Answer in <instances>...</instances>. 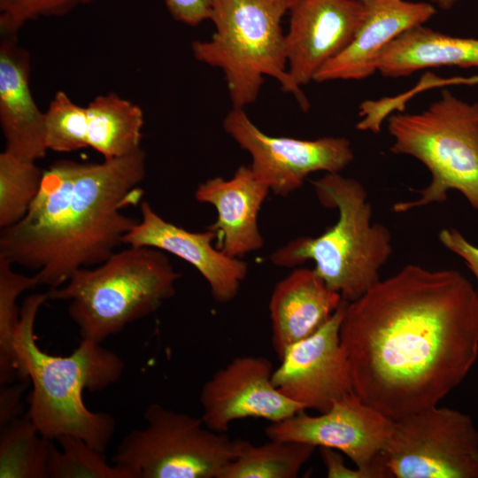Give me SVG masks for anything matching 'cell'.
Wrapping results in <instances>:
<instances>
[{"label": "cell", "instance_id": "52a82bcc", "mask_svg": "<svg viewBox=\"0 0 478 478\" xmlns=\"http://www.w3.org/2000/svg\"><path fill=\"white\" fill-rule=\"evenodd\" d=\"M388 131L393 139L389 150L416 158L431 175L425 188L411 189L419 197L394 204V212L443 203L451 190L478 212V102L443 89L420 112L391 114Z\"/></svg>", "mask_w": 478, "mask_h": 478}, {"label": "cell", "instance_id": "ba28073f", "mask_svg": "<svg viewBox=\"0 0 478 478\" xmlns=\"http://www.w3.org/2000/svg\"><path fill=\"white\" fill-rule=\"evenodd\" d=\"M146 426L121 440L113 464L133 478H220L235 455V440L201 418L150 404Z\"/></svg>", "mask_w": 478, "mask_h": 478}, {"label": "cell", "instance_id": "277c9868", "mask_svg": "<svg viewBox=\"0 0 478 478\" xmlns=\"http://www.w3.org/2000/svg\"><path fill=\"white\" fill-rule=\"evenodd\" d=\"M317 198L338 211L337 221L321 235L291 240L270 256L281 267H296L307 260L332 290L350 303L379 281V272L392 254L390 231L372 222V206L361 182L339 173L312 181Z\"/></svg>", "mask_w": 478, "mask_h": 478}, {"label": "cell", "instance_id": "d6986e66", "mask_svg": "<svg viewBox=\"0 0 478 478\" xmlns=\"http://www.w3.org/2000/svg\"><path fill=\"white\" fill-rule=\"evenodd\" d=\"M343 300L313 268H296L279 281L269 301L271 340L278 358L287 347L319 330Z\"/></svg>", "mask_w": 478, "mask_h": 478}, {"label": "cell", "instance_id": "8fae6325", "mask_svg": "<svg viewBox=\"0 0 478 478\" xmlns=\"http://www.w3.org/2000/svg\"><path fill=\"white\" fill-rule=\"evenodd\" d=\"M222 126L251 157L250 167L256 177L281 197L297 190L310 173H340L354 158L345 137L302 140L271 136L251 120L243 108L233 107Z\"/></svg>", "mask_w": 478, "mask_h": 478}, {"label": "cell", "instance_id": "44dd1931", "mask_svg": "<svg viewBox=\"0 0 478 478\" xmlns=\"http://www.w3.org/2000/svg\"><path fill=\"white\" fill-rule=\"evenodd\" d=\"M86 109L88 147L104 159L123 157L142 148L144 116L138 104L110 92L96 96Z\"/></svg>", "mask_w": 478, "mask_h": 478}, {"label": "cell", "instance_id": "9a60e30c", "mask_svg": "<svg viewBox=\"0 0 478 478\" xmlns=\"http://www.w3.org/2000/svg\"><path fill=\"white\" fill-rule=\"evenodd\" d=\"M140 211L141 220L124 235V245L155 248L188 262L204 277L212 297L220 304L237 297L248 274V265L214 246L213 231L193 232L171 223L147 201L141 203Z\"/></svg>", "mask_w": 478, "mask_h": 478}, {"label": "cell", "instance_id": "e0dca14e", "mask_svg": "<svg viewBox=\"0 0 478 478\" xmlns=\"http://www.w3.org/2000/svg\"><path fill=\"white\" fill-rule=\"evenodd\" d=\"M269 192L246 166H239L230 179L218 176L198 184L197 201L212 204L217 212L216 220L207 228L215 233L220 251L240 258L263 247L258 215Z\"/></svg>", "mask_w": 478, "mask_h": 478}, {"label": "cell", "instance_id": "5bb4252c", "mask_svg": "<svg viewBox=\"0 0 478 478\" xmlns=\"http://www.w3.org/2000/svg\"><path fill=\"white\" fill-rule=\"evenodd\" d=\"M359 0H298L289 11L285 35L288 71L298 85L340 54L353 39L362 19Z\"/></svg>", "mask_w": 478, "mask_h": 478}, {"label": "cell", "instance_id": "9c48e42d", "mask_svg": "<svg viewBox=\"0 0 478 478\" xmlns=\"http://www.w3.org/2000/svg\"><path fill=\"white\" fill-rule=\"evenodd\" d=\"M382 457L391 478H478V429L436 405L395 420Z\"/></svg>", "mask_w": 478, "mask_h": 478}, {"label": "cell", "instance_id": "f1b7e54d", "mask_svg": "<svg viewBox=\"0 0 478 478\" xmlns=\"http://www.w3.org/2000/svg\"><path fill=\"white\" fill-rule=\"evenodd\" d=\"M441 243L461 258L475 277L478 293V246L470 243L456 228H443L438 234Z\"/></svg>", "mask_w": 478, "mask_h": 478}, {"label": "cell", "instance_id": "d4e9b609", "mask_svg": "<svg viewBox=\"0 0 478 478\" xmlns=\"http://www.w3.org/2000/svg\"><path fill=\"white\" fill-rule=\"evenodd\" d=\"M12 264L0 256V382L11 384L19 379L13 345L20 310L18 297L26 290L38 286L35 276L16 273Z\"/></svg>", "mask_w": 478, "mask_h": 478}, {"label": "cell", "instance_id": "4fadbf2b", "mask_svg": "<svg viewBox=\"0 0 478 478\" xmlns=\"http://www.w3.org/2000/svg\"><path fill=\"white\" fill-rule=\"evenodd\" d=\"M273 372L268 358L250 355L236 357L216 371L199 394L204 426L227 433L237 420L278 422L305 410L277 389L272 382Z\"/></svg>", "mask_w": 478, "mask_h": 478}, {"label": "cell", "instance_id": "5b68a950", "mask_svg": "<svg viewBox=\"0 0 478 478\" xmlns=\"http://www.w3.org/2000/svg\"><path fill=\"white\" fill-rule=\"evenodd\" d=\"M180 277L164 251L127 246L95 267L77 270L47 294L69 302L67 313L81 339L102 343L173 297Z\"/></svg>", "mask_w": 478, "mask_h": 478}, {"label": "cell", "instance_id": "ac0fdd59", "mask_svg": "<svg viewBox=\"0 0 478 478\" xmlns=\"http://www.w3.org/2000/svg\"><path fill=\"white\" fill-rule=\"evenodd\" d=\"M30 54L18 36L0 41V126L5 150L31 161L45 157L44 112L29 86Z\"/></svg>", "mask_w": 478, "mask_h": 478}, {"label": "cell", "instance_id": "2e32d148", "mask_svg": "<svg viewBox=\"0 0 478 478\" xmlns=\"http://www.w3.org/2000/svg\"><path fill=\"white\" fill-rule=\"evenodd\" d=\"M362 19L350 44L328 61L313 81L366 79L377 72L384 49L397 36L424 25L436 13L430 3L405 0H359Z\"/></svg>", "mask_w": 478, "mask_h": 478}, {"label": "cell", "instance_id": "1f68e13d", "mask_svg": "<svg viewBox=\"0 0 478 478\" xmlns=\"http://www.w3.org/2000/svg\"><path fill=\"white\" fill-rule=\"evenodd\" d=\"M321 460L326 468L328 478H367L364 471L356 467L350 468L345 466L342 452L328 448L320 447Z\"/></svg>", "mask_w": 478, "mask_h": 478}, {"label": "cell", "instance_id": "484cf974", "mask_svg": "<svg viewBox=\"0 0 478 478\" xmlns=\"http://www.w3.org/2000/svg\"><path fill=\"white\" fill-rule=\"evenodd\" d=\"M50 443L48 478H133L132 474L113 464H108L104 452L97 451L81 438L63 435Z\"/></svg>", "mask_w": 478, "mask_h": 478}, {"label": "cell", "instance_id": "7a4b0ae2", "mask_svg": "<svg viewBox=\"0 0 478 478\" xmlns=\"http://www.w3.org/2000/svg\"><path fill=\"white\" fill-rule=\"evenodd\" d=\"M146 176L141 148L101 163L59 160L43 172L24 218L1 229L0 256L56 289L79 269L104 262L138 220L122 209L140 203Z\"/></svg>", "mask_w": 478, "mask_h": 478}, {"label": "cell", "instance_id": "6da1fadb", "mask_svg": "<svg viewBox=\"0 0 478 478\" xmlns=\"http://www.w3.org/2000/svg\"><path fill=\"white\" fill-rule=\"evenodd\" d=\"M354 393L398 420L438 403L478 358V293L453 269L408 264L346 303L339 330Z\"/></svg>", "mask_w": 478, "mask_h": 478}, {"label": "cell", "instance_id": "cb8c5ba5", "mask_svg": "<svg viewBox=\"0 0 478 478\" xmlns=\"http://www.w3.org/2000/svg\"><path fill=\"white\" fill-rule=\"evenodd\" d=\"M43 172L35 161L20 158L7 150L0 153V227L20 221L35 199Z\"/></svg>", "mask_w": 478, "mask_h": 478}, {"label": "cell", "instance_id": "d6a6232c", "mask_svg": "<svg viewBox=\"0 0 478 478\" xmlns=\"http://www.w3.org/2000/svg\"><path fill=\"white\" fill-rule=\"evenodd\" d=\"M452 85H478V74L467 77L456 76L450 78H442L435 75L432 73H428L425 78V86L428 89Z\"/></svg>", "mask_w": 478, "mask_h": 478}, {"label": "cell", "instance_id": "4316f807", "mask_svg": "<svg viewBox=\"0 0 478 478\" xmlns=\"http://www.w3.org/2000/svg\"><path fill=\"white\" fill-rule=\"evenodd\" d=\"M44 137L48 150L70 152L88 147L86 107L58 91L44 112Z\"/></svg>", "mask_w": 478, "mask_h": 478}, {"label": "cell", "instance_id": "7402d4cb", "mask_svg": "<svg viewBox=\"0 0 478 478\" xmlns=\"http://www.w3.org/2000/svg\"><path fill=\"white\" fill-rule=\"evenodd\" d=\"M311 444L269 439L262 444L235 440V455L220 478H296L312 456Z\"/></svg>", "mask_w": 478, "mask_h": 478}, {"label": "cell", "instance_id": "ffe728a7", "mask_svg": "<svg viewBox=\"0 0 478 478\" xmlns=\"http://www.w3.org/2000/svg\"><path fill=\"white\" fill-rule=\"evenodd\" d=\"M478 68V38L457 37L424 25L406 30L382 52L377 72L398 78L429 68Z\"/></svg>", "mask_w": 478, "mask_h": 478}, {"label": "cell", "instance_id": "83f0119b", "mask_svg": "<svg viewBox=\"0 0 478 478\" xmlns=\"http://www.w3.org/2000/svg\"><path fill=\"white\" fill-rule=\"evenodd\" d=\"M95 0H0L1 36H18L28 22L65 16Z\"/></svg>", "mask_w": 478, "mask_h": 478}, {"label": "cell", "instance_id": "8992f818", "mask_svg": "<svg viewBox=\"0 0 478 478\" xmlns=\"http://www.w3.org/2000/svg\"><path fill=\"white\" fill-rule=\"evenodd\" d=\"M298 0H212L210 20L215 32L209 41L191 43L197 61L220 69L233 107L253 104L264 77L274 78L304 111L309 103L288 71L284 15Z\"/></svg>", "mask_w": 478, "mask_h": 478}, {"label": "cell", "instance_id": "836d02e7", "mask_svg": "<svg viewBox=\"0 0 478 478\" xmlns=\"http://www.w3.org/2000/svg\"><path fill=\"white\" fill-rule=\"evenodd\" d=\"M431 4L441 10L448 11L454 7L460 0H430Z\"/></svg>", "mask_w": 478, "mask_h": 478}, {"label": "cell", "instance_id": "603a6c76", "mask_svg": "<svg viewBox=\"0 0 478 478\" xmlns=\"http://www.w3.org/2000/svg\"><path fill=\"white\" fill-rule=\"evenodd\" d=\"M52 441L43 437L27 417L1 427L0 478H48Z\"/></svg>", "mask_w": 478, "mask_h": 478}, {"label": "cell", "instance_id": "30bf717a", "mask_svg": "<svg viewBox=\"0 0 478 478\" xmlns=\"http://www.w3.org/2000/svg\"><path fill=\"white\" fill-rule=\"evenodd\" d=\"M393 424L394 420L352 391L325 412L313 416L302 410L288 419L271 422L265 433L272 440L335 449L348 456L367 478H391L382 452Z\"/></svg>", "mask_w": 478, "mask_h": 478}, {"label": "cell", "instance_id": "4dcf8cb0", "mask_svg": "<svg viewBox=\"0 0 478 478\" xmlns=\"http://www.w3.org/2000/svg\"><path fill=\"white\" fill-rule=\"evenodd\" d=\"M29 380L4 385L0 394V426L3 427L19 417L21 397ZM3 386V385H2Z\"/></svg>", "mask_w": 478, "mask_h": 478}, {"label": "cell", "instance_id": "f546056e", "mask_svg": "<svg viewBox=\"0 0 478 478\" xmlns=\"http://www.w3.org/2000/svg\"><path fill=\"white\" fill-rule=\"evenodd\" d=\"M167 11L178 22L195 27L210 20L212 0H164Z\"/></svg>", "mask_w": 478, "mask_h": 478}, {"label": "cell", "instance_id": "7c38bea8", "mask_svg": "<svg viewBox=\"0 0 478 478\" xmlns=\"http://www.w3.org/2000/svg\"><path fill=\"white\" fill-rule=\"evenodd\" d=\"M346 301L312 335L292 343L279 358L272 382L277 389L305 410L320 413L353 391L347 358L339 330Z\"/></svg>", "mask_w": 478, "mask_h": 478}, {"label": "cell", "instance_id": "3957f363", "mask_svg": "<svg viewBox=\"0 0 478 478\" xmlns=\"http://www.w3.org/2000/svg\"><path fill=\"white\" fill-rule=\"evenodd\" d=\"M46 293L27 297L14 334L20 381L29 380L27 418L45 438L72 435L104 452L116 429L108 412H93L83 401V391H100L117 382L125 364L115 352L91 340L80 342L67 356L51 355L37 344L35 323Z\"/></svg>", "mask_w": 478, "mask_h": 478}]
</instances>
